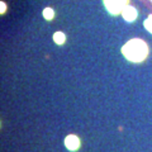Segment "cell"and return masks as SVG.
I'll return each mask as SVG.
<instances>
[{"label":"cell","instance_id":"7","mask_svg":"<svg viewBox=\"0 0 152 152\" xmlns=\"http://www.w3.org/2000/svg\"><path fill=\"white\" fill-rule=\"evenodd\" d=\"M145 26H146V28L148 29L151 33H152V15H150V18L146 20V23H145Z\"/></svg>","mask_w":152,"mask_h":152},{"label":"cell","instance_id":"4","mask_svg":"<svg viewBox=\"0 0 152 152\" xmlns=\"http://www.w3.org/2000/svg\"><path fill=\"white\" fill-rule=\"evenodd\" d=\"M65 145L71 151L77 150L79 148V138L76 136H69L65 140Z\"/></svg>","mask_w":152,"mask_h":152},{"label":"cell","instance_id":"8","mask_svg":"<svg viewBox=\"0 0 152 152\" xmlns=\"http://www.w3.org/2000/svg\"><path fill=\"white\" fill-rule=\"evenodd\" d=\"M4 9H5V7H4V3H1V13L5 12V10H4Z\"/></svg>","mask_w":152,"mask_h":152},{"label":"cell","instance_id":"5","mask_svg":"<svg viewBox=\"0 0 152 152\" xmlns=\"http://www.w3.org/2000/svg\"><path fill=\"white\" fill-rule=\"evenodd\" d=\"M53 38H55V41L57 42V43H64V41H65V34L64 33H61V32H57L56 34L53 36Z\"/></svg>","mask_w":152,"mask_h":152},{"label":"cell","instance_id":"3","mask_svg":"<svg viewBox=\"0 0 152 152\" xmlns=\"http://www.w3.org/2000/svg\"><path fill=\"white\" fill-rule=\"evenodd\" d=\"M122 14H123V17H124L126 20H128V22H132V20H134V19L137 18L136 9L132 8V7H126L124 9H123Z\"/></svg>","mask_w":152,"mask_h":152},{"label":"cell","instance_id":"6","mask_svg":"<svg viewBox=\"0 0 152 152\" xmlns=\"http://www.w3.org/2000/svg\"><path fill=\"white\" fill-rule=\"evenodd\" d=\"M43 15H45L46 19H52V18H53V10L50 9V8H47V9H45Z\"/></svg>","mask_w":152,"mask_h":152},{"label":"cell","instance_id":"1","mask_svg":"<svg viewBox=\"0 0 152 152\" xmlns=\"http://www.w3.org/2000/svg\"><path fill=\"white\" fill-rule=\"evenodd\" d=\"M147 53H148V47L141 39H132L123 47V55L132 62H141L143 61Z\"/></svg>","mask_w":152,"mask_h":152},{"label":"cell","instance_id":"2","mask_svg":"<svg viewBox=\"0 0 152 152\" xmlns=\"http://www.w3.org/2000/svg\"><path fill=\"white\" fill-rule=\"evenodd\" d=\"M128 0H104L107 9L113 14H118L123 12V9L127 7Z\"/></svg>","mask_w":152,"mask_h":152}]
</instances>
